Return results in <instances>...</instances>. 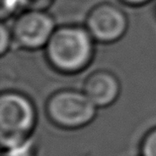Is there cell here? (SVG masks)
<instances>
[{
  "label": "cell",
  "mask_w": 156,
  "mask_h": 156,
  "mask_svg": "<svg viewBox=\"0 0 156 156\" xmlns=\"http://www.w3.org/2000/svg\"><path fill=\"white\" fill-rule=\"evenodd\" d=\"M12 38H13L12 32L8 30L4 24H2L1 27H0V52H1L2 55L9 48Z\"/></svg>",
  "instance_id": "30bf717a"
},
{
  "label": "cell",
  "mask_w": 156,
  "mask_h": 156,
  "mask_svg": "<svg viewBox=\"0 0 156 156\" xmlns=\"http://www.w3.org/2000/svg\"><path fill=\"white\" fill-rule=\"evenodd\" d=\"M84 93L95 106H110L120 94V82L109 71H96L86 79Z\"/></svg>",
  "instance_id": "8992f818"
},
{
  "label": "cell",
  "mask_w": 156,
  "mask_h": 156,
  "mask_svg": "<svg viewBox=\"0 0 156 156\" xmlns=\"http://www.w3.org/2000/svg\"><path fill=\"white\" fill-rule=\"evenodd\" d=\"M126 4H129V5H142V4H144L146 2H148L149 0H122Z\"/></svg>",
  "instance_id": "7c38bea8"
},
{
  "label": "cell",
  "mask_w": 156,
  "mask_h": 156,
  "mask_svg": "<svg viewBox=\"0 0 156 156\" xmlns=\"http://www.w3.org/2000/svg\"><path fill=\"white\" fill-rule=\"evenodd\" d=\"M47 57L56 70L76 73L87 66L93 55V38L87 29L65 26L55 29L46 46Z\"/></svg>",
  "instance_id": "6da1fadb"
},
{
  "label": "cell",
  "mask_w": 156,
  "mask_h": 156,
  "mask_svg": "<svg viewBox=\"0 0 156 156\" xmlns=\"http://www.w3.org/2000/svg\"><path fill=\"white\" fill-rule=\"evenodd\" d=\"M47 114L55 126L74 129L88 125L95 118L96 106L85 93L61 90L48 99Z\"/></svg>",
  "instance_id": "3957f363"
},
{
  "label": "cell",
  "mask_w": 156,
  "mask_h": 156,
  "mask_svg": "<svg viewBox=\"0 0 156 156\" xmlns=\"http://www.w3.org/2000/svg\"><path fill=\"white\" fill-rule=\"evenodd\" d=\"M142 156H156V128L149 130L141 142Z\"/></svg>",
  "instance_id": "52a82bcc"
},
{
  "label": "cell",
  "mask_w": 156,
  "mask_h": 156,
  "mask_svg": "<svg viewBox=\"0 0 156 156\" xmlns=\"http://www.w3.org/2000/svg\"><path fill=\"white\" fill-rule=\"evenodd\" d=\"M24 8L28 10H44L51 0H21Z\"/></svg>",
  "instance_id": "8fae6325"
},
{
  "label": "cell",
  "mask_w": 156,
  "mask_h": 156,
  "mask_svg": "<svg viewBox=\"0 0 156 156\" xmlns=\"http://www.w3.org/2000/svg\"><path fill=\"white\" fill-rule=\"evenodd\" d=\"M86 26L93 39L101 43H113L125 35L128 18L120 8L104 3L90 12Z\"/></svg>",
  "instance_id": "5b68a950"
},
{
  "label": "cell",
  "mask_w": 156,
  "mask_h": 156,
  "mask_svg": "<svg viewBox=\"0 0 156 156\" xmlns=\"http://www.w3.org/2000/svg\"><path fill=\"white\" fill-rule=\"evenodd\" d=\"M36 125V110L31 100L16 92L0 97V140L3 149L24 144Z\"/></svg>",
  "instance_id": "7a4b0ae2"
},
{
  "label": "cell",
  "mask_w": 156,
  "mask_h": 156,
  "mask_svg": "<svg viewBox=\"0 0 156 156\" xmlns=\"http://www.w3.org/2000/svg\"><path fill=\"white\" fill-rule=\"evenodd\" d=\"M55 24L44 10H28L17 18L12 28V37L19 46L27 50H37L47 46Z\"/></svg>",
  "instance_id": "277c9868"
},
{
  "label": "cell",
  "mask_w": 156,
  "mask_h": 156,
  "mask_svg": "<svg viewBox=\"0 0 156 156\" xmlns=\"http://www.w3.org/2000/svg\"><path fill=\"white\" fill-rule=\"evenodd\" d=\"M2 156H36L34 152V148L30 141L25 142L22 145L8 148L3 151Z\"/></svg>",
  "instance_id": "ba28073f"
},
{
  "label": "cell",
  "mask_w": 156,
  "mask_h": 156,
  "mask_svg": "<svg viewBox=\"0 0 156 156\" xmlns=\"http://www.w3.org/2000/svg\"><path fill=\"white\" fill-rule=\"evenodd\" d=\"M23 7L21 0H1V17L5 19Z\"/></svg>",
  "instance_id": "9c48e42d"
}]
</instances>
